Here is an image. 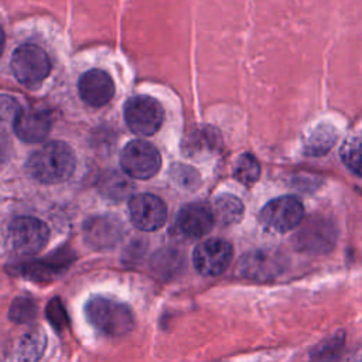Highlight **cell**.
<instances>
[{"instance_id":"obj_17","label":"cell","mask_w":362,"mask_h":362,"mask_svg":"<svg viewBox=\"0 0 362 362\" xmlns=\"http://www.w3.org/2000/svg\"><path fill=\"white\" fill-rule=\"evenodd\" d=\"M45 345V332L38 328L31 329L18 339L11 355V362H37L42 356Z\"/></svg>"},{"instance_id":"obj_4","label":"cell","mask_w":362,"mask_h":362,"mask_svg":"<svg viewBox=\"0 0 362 362\" xmlns=\"http://www.w3.org/2000/svg\"><path fill=\"white\" fill-rule=\"evenodd\" d=\"M48 226L34 216H18L8 225V245L20 256L38 253L48 243Z\"/></svg>"},{"instance_id":"obj_25","label":"cell","mask_w":362,"mask_h":362,"mask_svg":"<svg viewBox=\"0 0 362 362\" xmlns=\"http://www.w3.org/2000/svg\"><path fill=\"white\" fill-rule=\"evenodd\" d=\"M37 315V304L28 297H17L13 300L8 317L16 324L31 322Z\"/></svg>"},{"instance_id":"obj_9","label":"cell","mask_w":362,"mask_h":362,"mask_svg":"<svg viewBox=\"0 0 362 362\" xmlns=\"http://www.w3.org/2000/svg\"><path fill=\"white\" fill-rule=\"evenodd\" d=\"M286 259L274 250H253L243 255L239 260L238 272L240 276L255 281H270L284 272Z\"/></svg>"},{"instance_id":"obj_3","label":"cell","mask_w":362,"mask_h":362,"mask_svg":"<svg viewBox=\"0 0 362 362\" xmlns=\"http://www.w3.org/2000/svg\"><path fill=\"white\" fill-rule=\"evenodd\" d=\"M10 66L14 78L27 88L40 85L51 71L47 52L35 44L20 45L11 57Z\"/></svg>"},{"instance_id":"obj_16","label":"cell","mask_w":362,"mask_h":362,"mask_svg":"<svg viewBox=\"0 0 362 362\" xmlns=\"http://www.w3.org/2000/svg\"><path fill=\"white\" fill-rule=\"evenodd\" d=\"M72 262V257L62 253L61 256H52L49 259H44L40 262L25 263L23 266L16 267V273L23 274L28 279L42 281V280H52L57 274L62 273L68 264Z\"/></svg>"},{"instance_id":"obj_30","label":"cell","mask_w":362,"mask_h":362,"mask_svg":"<svg viewBox=\"0 0 362 362\" xmlns=\"http://www.w3.org/2000/svg\"><path fill=\"white\" fill-rule=\"evenodd\" d=\"M361 362H362V361H361Z\"/></svg>"},{"instance_id":"obj_19","label":"cell","mask_w":362,"mask_h":362,"mask_svg":"<svg viewBox=\"0 0 362 362\" xmlns=\"http://www.w3.org/2000/svg\"><path fill=\"white\" fill-rule=\"evenodd\" d=\"M338 139V130L334 124L322 122L320 123L308 136L304 144V151L307 156H324L328 153Z\"/></svg>"},{"instance_id":"obj_15","label":"cell","mask_w":362,"mask_h":362,"mask_svg":"<svg viewBox=\"0 0 362 362\" xmlns=\"http://www.w3.org/2000/svg\"><path fill=\"white\" fill-rule=\"evenodd\" d=\"M124 229L120 219L102 215L88 219L83 225V235L88 245L95 249H107L115 246L123 236Z\"/></svg>"},{"instance_id":"obj_10","label":"cell","mask_w":362,"mask_h":362,"mask_svg":"<svg viewBox=\"0 0 362 362\" xmlns=\"http://www.w3.org/2000/svg\"><path fill=\"white\" fill-rule=\"evenodd\" d=\"M132 223L144 232L160 229L167 219L165 204L153 194H139L129 201Z\"/></svg>"},{"instance_id":"obj_28","label":"cell","mask_w":362,"mask_h":362,"mask_svg":"<svg viewBox=\"0 0 362 362\" xmlns=\"http://www.w3.org/2000/svg\"><path fill=\"white\" fill-rule=\"evenodd\" d=\"M199 174L194 170V168H191V167H187V165H174L173 168H171V177H173V180L178 184V185H181V187H184V188H192V187H195L197 184H198V181H199V177H198Z\"/></svg>"},{"instance_id":"obj_13","label":"cell","mask_w":362,"mask_h":362,"mask_svg":"<svg viewBox=\"0 0 362 362\" xmlns=\"http://www.w3.org/2000/svg\"><path fill=\"white\" fill-rule=\"evenodd\" d=\"M81 99L93 107L105 106L115 95L112 76L103 69H90L85 72L78 82Z\"/></svg>"},{"instance_id":"obj_26","label":"cell","mask_w":362,"mask_h":362,"mask_svg":"<svg viewBox=\"0 0 362 362\" xmlns=\"http://www.w3.org/2000/svg\"><path fill=\"white\" fill-rule=\"evenodd\" d=\"M20 110L21 107L14 98L0 95V132H6L8 127L13 129Z\"/></svg>"},{"instance_id":"obj_1","label":"cell","mask_w":362,"mask_h":362,"mask_svg":"<svg viewBox=\"0 0 362 362\" xmlns=\"http://www.w3.org/2000/svg\"><path fill=\"white\" fill-rule=\"evenodd\" d=\"M75 170L72 148L62 141H49L35 150L27 160L28 174L42 184H58Z\"/></svg>"},{"instance_id":"obj_23","label":"cell","mask_w":362,"mask_h":362,"mask_svg":"<svg viewBox=\"0 0 362 362\" xmlns=\"http://www.w3.org/2000/svg\"><path fill=\"white\" fill-rule=\"evenodd\" d=\"M339 156L348 170L362 177V134L348 139L342 144Z\"/></svg>"},{"instance_id":"obj_29","label":"cell","mask_w":362,"mask_h":362,"mask_svg":"<svg viewBox=\"0 0 362 362\" xmlns=\"http://www.w3.org/2000/svg\"><path fill=\"white\" fill-rule=\"evenodd\" d=\"M3 48H4V31H3V28L0 25V55L3 52Z\"/></svg>"},{"instance_id":"obj_21","label":"cell","mask_w":362,"mask_h":362,"mask_svg":"<svg viewBox=\"0 0 362 362\" xmlns=\"http://www.w3.org/2000/svg\"><path fill=\"white\" fill-rule=\"evenodd\" d=\"M233 177L243 185H253L260 177L259 161L249 153L240 154L233 167Z\"/></svg>"},{"instance_id":"obj_5","label":"cell","mask_w":362,"mask_h":362,"mask_svg":"<svg viewBox=\"0 0 362 362\" xmlns=\"http://www.w3.org/2000/svg\"><path fill=\"white\" fill-rule=\"evenodd\" d=\"M120 167L127 177L148 180L158 173L161 156L153 144L143 140H132L120 153Z\"/></svg>"},{"instance_id":"obj_7","label":"cell","mask_w":362,"mask_h":362,"mask_svg":"<svg viewBox=\"0 0 362 362\" xmlns=\"http://www.w3.org/2000/svg\"><path fill=\"white\" fill-rule=\"evenodd\" d=\"M304 218L301 201L293 195H284L269 201L259 212V221L263 226L284 233L297 228Z\"/></svg>"},{"instance_id":"obj_20","label":"cell","mask_w":362,"mask_h":362,"mask_svg":"<svg viewBox=\"0 0 362 362\" xmlns=\"http://www.w3.org/2000/svg\"><path fill=\"white\" fill-rule=\"evenodd\" d=\"M214 215L223 225L238 223L245 212V206L242 201L232 194H222L215 199L214 204Z\"/></svg>"},{"instance_id":"obj_6","label":"cell","mask_w":362,"mask_h":362,"mask_svg":"<svg viewBox=\"0 0 362 362\" xmlns=\"http://www.w3.org/2000/svg\"><path fill=\"white\" fill-rule=\"evenodd\" d=\"M124 120L129 129L139 136H151L163 124L164 110L158 100L137 95L124 105Z\"/></svg>"},{"instance_id":"obj_18","label":"cell","mask_w":362,"mask_h":362,"mask_svg":"<svg viewBox=\"0 0 362 362\" xmlns=\"http://www.w3.org/2000/svg\"><path fill=\"white\" fill-rule=\"evenodd\" d=\"M219 143V134L215 129L208 126H201L191 130L184 143V154L189 157H199L202 154H208L216 148Z\"/></svg>"},{"instance_id":"obj_24","label":"cell","mask_w":362,"mask_h":362,"mask_svg":"<svg viewBox=\"0 0 362 362\" xmlns=\"http://www.w3.org/2000/svg\"><path fill=\"white\" fill-rule=\"evenodd\" d=\"M344 332H338L337 335L325 339L322 344L315 346L311 352V361L313 362H335L341 351L344 348Z\"/></svg>"},{"instance_id":"obj_11","label":"cell","mask_w":362,"mask_h":362,"mask_svg":"<svg viewBox=\"0 0 362 362\" xmlns=\"http://www.w3.org/2000/svg\"><path fill=\"white\" fill-rule=\"evenodd\" d=\"M337 239V229L322 218L308 219L296 235V246L298 250L310 253H322L329 250Z\"/></svg>"},{"instance_id":"obj_14","label":"cell","mask_w":362,"mask_h":362,"mask_svg":"<svg viewBox=\"0 0 362 362\" xmlns=\"http://www.w3.org/2000/svg\"><path fill=\"white\" fill-rule=\"evenodd\" d=\"M175 223L184 236L189 239H198L205 236L212 229L215 223V215L206 204L194 202L180 209Z\"/></svg>"},{"instance_id":"obj_12","label":"cell","mask_w":362,"mask_h":362,"mask_svg":"<svg viewBox=\"0 0 362 362\" xmlns=\"http://www.w3.org/2000/svg\"><path fill=\"white\" fill-rule=\"evenodd\" d=\"M52 126V116L47 109L27 107L18 112L13 130L16 136L25 143H38L44 140Z\"/></svg>"},{"instance_id":"obj_8","label":"cell","mask_w":362,"mask_h":362,"mask_svg":"<svg viewBox=\"0 0 362 362\" xmlns=\"http://www.w3.org/2000/svg\"><path fill=\"white\" fill-rule=\"evenodd\" d=\"M233 256L232 245L221 238H209L198 243L192 253V263L202 276H218L223 273Z\"/></svg>"},{"instance_id":"obj_2","label":"cell","mask_w":362,"mask_h":362,"mask_svg":"<svg viewBox=\"0 0 362 362\" xmlns=\"http://www.w3.org/2000/svg\"><path fill=\"white\" fill-rule=\"evenodd\" d=\"M88 321L109 337H122L132 331L134 315L130 307L105 296H93L85 304Z\"/></svg>"},{"instance_id":"obj_22","label":"cell","mask_w":362,"mask_h":362,"mask_svg":"<svg viewBox=\"0 0 362 362\" xmlns=\"http://www.w3.org/2000/svg\"><path fill=\"white\" fill-rule=\"evenodd\" d=\"M132 187H133L132 182L123 174L116 173V171L106 174L100 182L102 194L105 197H107L110 199H116V201L126 198L130 194Z\"/></svg>"},{"instance_id":"obj_27","label":"cell","mask_w":362,"mask_h":362,"mask_svg":"<svg viewBox=\"0 0 362 362\" xmlns=\"http://www.w3.org/2000/svg\"><path fill=\"white\" fill-rule=\"evenodd\" d=\"M45 314H47V318L48 321L52 324V327L58 331L64 329L68 327V314L62 305V303L59 301V298H54L51 300L48 304H47V308H45Z\"/></svg>"}]
</instances>
